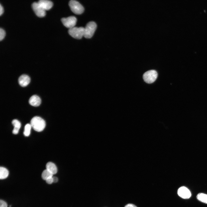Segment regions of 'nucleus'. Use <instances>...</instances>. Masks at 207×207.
<instances>
[{"instance_id": "obj_1", "label": "nucleus", "mask_w": 207, "mask_h": 207, "mask_svg": "<svg viewBox=\"0 0 207 207\" xmlns=\"http://www.w3.org/2000/svg\"><path fill=\"white\" fill-rule=\"evenodd\" d=\"M30 125L36 131L41 132L45 128L46 123L45 121L39 116H34L31 120Z\"/></svg>"}, {"instance_id": "obj_2", "label": "nucleus", "mask_w": 207, "mask_h": 207, "mask_svg": "<svg viewBox=\"0 0 207 207\" xmlns=\"http://www.w3.org/2000/svg\"><path fill=\"white\" fill-rule=\"evenodd\" d=\"M97 28V25L94 22H88L84 28V37L86 38H91L93 35Z\"/></svg>"}, {"instance_id": "obj_3", "label": "nucleus", "mask_w": 207, "mask_h": 207, "mask_svg": "<svg viewBox=\"0 0 207 207\" xmlns=\"http://www.w3.org/2000/svg\"><path fill=\"white\" fill-rule=\"evenodd\" d=\"M84 28L82 27H76L69 29L68 32L69 34L73 37L80 39L84 36Z\"/></svg>"}, {"instance_id": "obj_4", "label": "nucleus", "mask_w": 207, "mask_h": 207, "mask_svg": "<svg viewBox=\"0 0 207 207\" xmlns=\"http://www.w3.org/2000/svg\"><path fill=\"white\" fill-rule=\"evenodd\" d=\"M69 6L71 10L76 14H80L84 11V9L83 6L77 1L70 0L69 3Z\"/></svg>"}, {"instance_id": "obj_5", "label": "nucleus", "mask_w": 207, "mask_h": 207, "mask_svg": "<svg viewBox=\"0 0 207 207\" xmlns=\"http://www.w3.org/2000/svg\"><path fill=\"white\" fill-rule=\"evenodd\" d=\"M158 76L157 72L154 70H151L145 72L143 74V78L144 81L148 83L154 82Z\"/></svg>"}, {"instance_id": "obj_6", "label": "nucleus", "mask_w": 207, "mask_h": 207, "mask_svg": "<svg viewBox=\"0 0 207 207\" xmlns=\"http://www.w3.org/2000/svg\"><path fill=\"white\" fill-rule=\"evenodd\" d=\"M61 21L65 27L70 29L74 27L76 24L77 19L74 16H70L62 18Z\"/></svg>"}, {"instance_id": "obj_7", "label": "nucleus", "mask_w": 207, "mask_h": 207, "mask_svg": "<svg viewBox=\"0 0 207 207\" xmlns=\"http://www.w3.org/2000/svg\"><path fill=\"white\" fill-rule=\"evenodd\" d=\"M32 7L35 14L38 17H43L45 15V10L41 7L38 2H34L32 4Z\"/></svg>"}, {"instance_id": "obj_8", "label": "nucleus", "mask_w": 207, "mask_h": 207, "mask_svg": "<svg viewBox=\"0 0 207 207\" xmlns=\"http://www.w3.org/2000/svg\"><path fill=\"white\" fill-rule=\"evenodd\" d=\"M178 195L181 198L185 199L189 198L191 196L189 190L185 186H182L179 188L177 191Z\"/></svg>"}, {"instance_id": "obj_9", "label": "nucleus", "mask_w": 207, "mask_h": 207, "mask_svg": "<svg viewBox=\"0 0 207 207\" xmlns=\"http://www.w3.org/2000/svg\"><path fill=\"white\" fill-rule=\"evenodd\" d=\"M30 78L27 75L23 74L20 76L18 79L19 85L22 87L27 86L30 83Z\"/></svg>"}, {"instance_id": "obj_10", "label": "nucleus", "mask_w": 207, "mask_h": 207, "mask_svg": "<svg viewBox=\"0 0 207 207\" xmlns=\"http://www.w3.org/2000/svg\"><path fill=\"white\" fill-rule=\"evenodd\" d=\"M41 100L39 97L36 95L32 96L29 100V104L35 107L39 106L41 104Z\"/></svg>"}, {"instance_id": "obj_11", "label": "nucleus", "mask_w": 207, "mask_h": 207, "mask_svg": "<svg viewBox=\"0 0 207 207\" xmlns=\"http://www.w3.org/2000/svg\"><path fill=\"white\" fill-rule=\"evenodd\" d=\"M38 2L45 11L50 9L53 5L52 2L49 0H40Z\"/></svg>"}, {"instance_id": "obj_12", "label": "nucleus", "mask_w": 207, "mask_h": 207, "mask_svg": "<svg viewBox=\"0 0 207 207\" xmlns=\"http://www.w3.org/2000/svg\"><path fill=\"white\" fill-rule=\"evenodd\" d=\"M46 169L53 175L55 174L57 172V169L55 164L51 162L47 163L46 165Z\"/></svg>"}, {"instance_id": "obj_13", "label": "nucleus", "mask_w": 207, "mask_h": 207, "mask_svg": "<svg viewBox=\"0 0 207 207\" xmlns=\"http://www.w3.org/2000/svg\"><path fill=\"white\" fill-rule=\"evenodd\" d=\"M12 123L14 126L12 131V133L14 134H17L18 133L21 127V123L17 120L14 119L12 121Z\"/></svg>"}, {"instance_id": "obj_14", "label": "nucleus", "mask_w": 207, "mask_h": 207, "mask_svg": "<svg viewBox=\"0 0 207 207\" xmlns=\"http://www.w3.org/2000/svg\"><path fill=\"white\" fill-rule=\"evenodd\" d=\"M9 175V171L5 168L1 167L0 168V179H4L6 178Z\"/></svg>"}, {"instance_id": "obj_15", "label": "nucleus", "mask_w": 207, "mask_h": 207, "mask_svg": "<svg viewBox=\"0 0 207 207\" xmlns=\"http://www.w3.org/2000/svg\"><path fill=\"white\" fill-rule=\"evenodd\" d=\"M197 199L200 201L207 204V195L202 193H198L196 196Z\"/></svg>"}, {"instance_id": "obj_16", "label": "nucleus", "mask_w": 207, "mask_h": 207, "mask_svg": "<svg viewBox=\"0 0 207 207\" xmlns=\"http://www.w3.org/2000/svg\"><path fill=\"white\" fill-rule=\"evenodd\" d=\"M53 175L52 174L46 169L42 172V177L43 179L46 180L47 179L53 177Z\"/></svg>"}, {"instance_id": "obj_17", "label": "nucleus", "mask_w": 207, "mask_h": 207, "mask_svg": "<svg viewBox=\"0 0 207 207\" xmlns=\"http://www.w3.org/2000/svg\"><path fill=\"white\" fill-rule=\"evenodd\" d=\"M31 126L30 124H26L24 127V134L26 136H28L29 135Z\"/></svg>"}, {"instance_id": "obj_18", "label": "nucleus", "mask_w": 207, "mask_h": 207, "mask_svg": "<svg viewBox=\"0 0 207 207\" xmlns=\"http://www.w3.org/2000/svg\"><path fill=\"white\" fill-rule=\"evenodd\" d=\"M5 31L2 28L0 29V40H2L5 37Z\"/></svg>"}, {"instance_id": "obj_19", "label": "nucleus", "mask_w": 207, "mask_h": 207, "mask_svg": "<svg viewBox=\"0 0 207 207\" xmlns=\"http://www.w3.org/2000/svg\"><path fill=\"white\" fill-rule=\"evenodd\" d=\"M7 203L3 200L0 201V207H7Z\"/></svg>"}, {"instance_id": "obj_20", "label": "nucleus", "mask_w": 207, "mask_h": 207, "mask_svg": "<svg viewBox=\"0 0 207 207\" xmlns=\"http://www.w3.org/2000/svg\"><path fill=\"white\" fill-rule=\"evenodd\" d=\"M45 181H46V182L48 184H51L53 182V177L47 179Z\"/></svg>"}, {"instance_id": "obj_21", "label": "nucleus", "mask_w": 207, "mask_h": 207, "mask_svg": "<svg viewBox=\"0 0 207 207\" xmlns=\"http://www.w3.org/2000/svg\"><path fill=\"white\" fill-rule=\"evenodd\" d=\"M124 207H137L136 206H135V205L131 204H126Z\"/></svg>"}, {"instance_id": "obj_22", "label": "nucleus", "mask_w": 207, "mask_h": 207, "mask_svg": "<svg viewBox=\"0 0 207 207\" xmlns=\"http://www.w3.org/2000/svg\"><path fill=\"white\" fill-rule=\"evenodd\" d=\"M3 9L1 4L0 5V15H1L3 12Z\"/></svg>"}, {"instance_id": "obj_23", "label": "nucleus", "mask_w": 207, "mask_h": 207, "mask_svg": "<svg viewBox=\"0 0 207 207\" xmlns=\"http://www.w3.org/2000/svg\"><path fill=\"white\" fill-rule=\"evenodd\" d=\"M53 182H57L58 181V178L56 177H53Z\"/></svg>"}]
</instances>
